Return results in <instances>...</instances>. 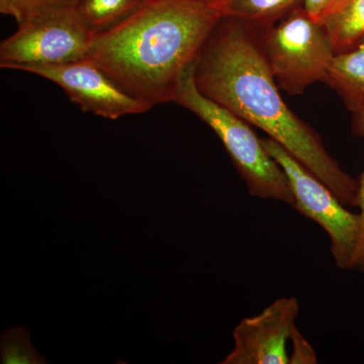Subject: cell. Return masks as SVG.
<instances>
[{
	"label": "cell",
	"mask_w": 364,
	"mask_h": 364,
	"mask_svg": "<svg viewBox=\"0 0 364 364\" xmlns=\"http://www.w3.org/2000/svg\"><path fill=\"white\" fill-rule=\"evenodd\" d=\"M268 153L289 179L294 208L318 225L330 239V251L336 267L351 270L360 235V215L352 213L331 189L272 139H262Z\"/></svg>",
	"instance_id": "obj_6"
},
{
	"label": "cell",
	"mask_w": 364,
	"mask_h": 364,
	"mask_svg": "<svg viewBox=\"0 0 364 364\" xmlns=\"http://www.w3.org/2000/svg\"><path fill=\"white\" fill-rule=\"evenodd\" d=\"M2 363H43L40 358L31 346L30 338L25 330H11L2 337Z\"/></svg>",
	"instance_id": "obj_13"
},
{
	"label": "cell",
	"mask_w": 364,
	"mask_h": 364,
	"mask_svg": "<svg viewBox=\"0 0 364 364\" xmlns=\"http://www.w3.org/2000/svg\"><path fill=\"white\" fill-rule=\"evenodd\" d=\"M293 351L289 354V364H316L317 355L310 342L303 336L298 328H294L291 335Z\"/></svg>",
	"instance_id": "obj_15"
},
{
	"label": "cell",
	"mask_w": 364,
	"mask_h": 364,
	"mask_svg": "<svg viewBox=\"0 0 364 364\" xmlns=\"http://www.w3.org/2000/svg\"><path fill=\"white\" fill-rule=\"evenodd\" d=\"M353 132L355 135L364 136V112L354 114ZM356 208H359L360 215V235L351 270L359 272L364 274V171L358 179V198Z\"/></svg>",
	"instance_id": "obj_14"
},
{
	"label": "cell",
	"mask_w": 364,
	"mask_h": 364,
	"mask_svg": "<svg viewBox=\"0 0 364 364\" xmlns=\"http://www.w3.org/2000/svg\"><path fill=\"white\" fill-rule=\"evenodd\" d=\"M95 36L73 7H37L2 41L0 68L25 72L85 59Z\"/></svg>",
	"instance_id": "obj_5"
},
{
	"label": "cell",
	"mask_w": 364,
	"mask_h": 364,
	"mask_svg": "<svg viewBox=\"0 0 364 364\" xmlns=\"http://www.w3.org/2000/svg\"><path fill=\"white\" fill-rule=\"evenodd\" d=\"M35 4L36 0H0V13L13 16L18 25L25 20Z\"/></svg>",
	"instance_id": "obj_16"
},
{
	"label": "cell",
	"mask_w": 364,
	"mask_h": 364,
	"mask_svg": "<svg viewBox=\"0 0 364 364\" xmlns=\"http://www.w3.org/2000/svg\"><path fill=\"white\" fill-rule=\"evenodd\" d=\"M338 1L339 0H305L304 9L314 21L322 23Z\"/></svg>",
	"instance_id": "obj_17"
},
{
	"label": "cell",
	"mask_w": 364,
	"mask_h": 364,
	"mask_svg": "<svg viewBox=\"0 0 364 364\" xmlns=\"http://www.w3.org/2000/svg\"><path fill=\"white\" fill-rule=\"evenodd\" d=\"M200 1L207 2V4H215V6H217V4L224 2L225 0H200Z\"/></svg>",
	"instance_id": "obj_19"
},
{
	"label": "cell",
	"mask_w": 364,
	"mask_h": 364,
	"mask_svg": "<svg viewBox=\"0 0 364 364\" xmlns=\"http://www.w3.org/2000/svg\"><path fill=\"white\" fill-rule=\"evenodd\" d=\"M305 0H225L217 4L223 16L244 21L255 32L267 28L304 6Z\"/></svg>",
	"instance_id": "obj_10"
},
{
	"label": "cell",
	"mask_w": 364,
	"mask_h": 364,
	"mask_svg": "<svg viewBox=\"0 0 364 364\" xmlns=\"http://www.w3.org/2000/svg\"><path fill=\"white\" fill-rule=\"evenodd\" d=\"M144 4L142 0H77L73 9L95 33L107 32Z\"/></svg>",
	"instance_id": "obj_12"
},
{
	"label": "cell",
	"mask_w": 364,
	"mask_h": 364,
	"mask_svg": "<svg viewBox=\"0 0 364 364\" xmlns=\"http://www.w3.org/2000/svg\"><path fill=\"white\" fill-rule=\"evenodd\" d=\"M328 83L353 114L364 112V36L358 44L333 57Z\"/></svg>",
	"instance_id": "obj_9"
},
{
	"label": "cell",
	"mask_w": 364,
	"mask_h": 364,
	"mask_svg": "<svg viewBox=\"0 0 364 364\" xmlns=\"http://www.w3.org/2000/svg\"><path fill=\"white\" fill-rule=\"evenodd\" d=\"M142 1L145 4V2L149 1V0H142Z\"/></svg>",
	"instance_id": "obj_20"
},
{
	"label": "cell",
	"mask_w": 364,
	"mask_h": 364,
	"mask_svg": "<svg viewBox=\"0 0 364 364\" xmlns=\"http://www.w3.org/2000/svg\"><path fill=\"white\" fill-rule=\"evenodd\" d=\"M299 314L298 299L284 296L257 315L244 318L233 331V350L221 363L289 364L287 344Z\"/></svg>",
	"instance_id": "obj_8"
},
{
	"label": "cell",
	"mask_w": 364,
	"mask_h": 364,
	"mask_svg": "<svg viewBox=\"0 0 364 364\" xmlns=\"http://www.w3.org/2000/svg\"><path fill=\"white\" fill-rule=\"evenodd\" d=\"M25 72L35 74L60 86L83 112L107 119L147 112L149 105L136 100L117 86L100 67L88 59L63 65L33 67Z\"/></svg>",
	"instance_id": "obj_7"
},
{
	"label": "cell",
	"mask_w": 364,
	"mask_h": 364,
	"mask_svg": "<svg viewBox=\"0 0 364 364\" xmlns=\"http://www.w3.org/2000/svg\"><path fill=\"white\" fill-rule=\"evenodd\" d=\"M322 23L336 53L351 49L364 36V0H339Z\"/></svg>",
	"instance_id": "obj_11"
},
{
	"label": "cell",
	"mask_w": 364,
	"mask_h": 364,
	"mask_svg": "<svg viewBox=\"0 0 364 364\" xmlns=\"http://www.w3.org/2000/svg\"><path fill=\"white\" fill-rule=\"evenodd\" d=\"M222 18L219 7L200 0H149L95 35L85 59L150 107L173 102L184 72Z\"/></svg>",
	"instance_id": "obj_2"
},
{
	"label": "cell",
	"mask_w": 364,
	"mask_h": 364,
	"mask_svg": "<svg viewBox=\"0 0 364 364\" xmlns=\"http://www.w3.org/2000/svg\"><path fill=\"white\" fill-rule=\"evenodd\" d=\"M76 1L77 0H36L35 6L31 9V11L41 6L73 7L75 6Z\"/></svg>",
	"instance_id": "obj_18"
},
{
	"label": "cell",
	"mask_w": 364,
	"mask_h": 364,
	"mask_svg": "<svg viewBox=\"0 0 364 364\" xmlns=\"http://www.w3.org/2000/svg\"><path fill=\"white\" fill-rule=\"evenodd\" d=\"M203 95L261 129L324 182L347 208H356L358 179L345 172L312 128L284 104L256 32L223 16L195 62Z\"/></svg>",
	"instance_id": "obj_1"
},
{
	"label": "cell",
	"mask_w": 364,
	"mask_h": 364,
	"mask_svg": "<svg viewBox=\"0 0 364 364\" xmlns=\"http://www.w3.org/2000/svg\"><path fill=\"white\" fill-rule=\"evenodd\" d=\"M174 102L193 112L217 134L250 196L293 207L289 179L247 122L203 95L195 80V63L184 72Z\"/></svg>",
	"instance_id": "obj_3"
},
{
	"label": "cell",
	"mask_w": 364,
	"mask_h": 364,
	"mask_svg": "<svg viewBox=\"0 0 364 364\" xmlns=\"http://www.w3.org/2000/svg\"><path fill=\"white\" fill-rule=\"evenodd\" d=\"M260 33L261 50L279 90L299 95L313 83L326 82L336 51L327 28L304 6Z\"/></svg>",
	"instance_id": "obj_4"
}]
</instances>
